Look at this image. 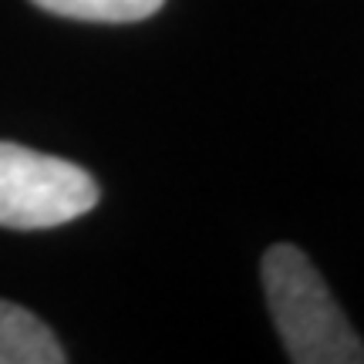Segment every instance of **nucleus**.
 I'll list each match as a JSON object with an SVG mask.
<instances>
[{
	"mask_svg": "<svg viewBox=\"0 0 364 364\" xmlns=\"http://www.w3.org/2000/svg\"><path fill=\"white\" fill-rule=\"evenodd\" d=\"M263 290L284 351L297 364H364V344L321 273L294 243L263 253Z\"/></svg>",
	"mask_w": 364,
	"mask_h": 364,
	"instance_id": "1",
	"label": "nucleus"
},
{
	"mask_svg": "<svg viewBox=\"0 0 364 364\" xmlns=\"http://www.w3.org/2000/svg\"><path fill=\"white\" fill-rule=\"evenodd\" d=\"M98 206V182L58 156L0 142V226L48 230Z\"/></svg>",
	"mask_w": 364,
	"mask_h": 364,
	"instance_id": "2",
	"label": "nucleus"
},
{
	"mask_svg": "<svg viewBox=\"0 0 364 364\" xmlns=\"http://www.w3.org/2000/svg\"><path fill=\"white\" fill-rule=\"evenodd\" d=\"M65 351L31 311L0 300V364H61Z\"/></svg>",
	"mask_w": 364,
	"mask_h": 364,
	"instance_id": "3",
	"label": "nucleus"
},
{
	"mask_svg": "<svg viewBox=\"0 0 364 364\" xmlns=\"http://www.w3.org/2000/svg\"><path fill=\"white\" fill-rule=\"evenodd\" d=\"M34 4L41 11L88 24H135L152 17L166 0H34Z\"/></svg>",
	"mask_w": 364,
	"mask_h": 364,
	"instance_id": "4",
	"label": "nucleus"
}]
</instances>
